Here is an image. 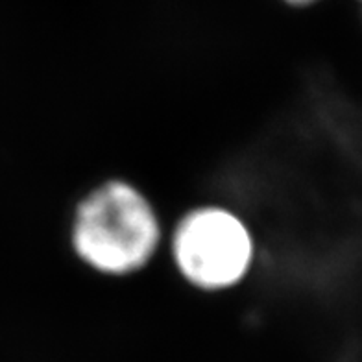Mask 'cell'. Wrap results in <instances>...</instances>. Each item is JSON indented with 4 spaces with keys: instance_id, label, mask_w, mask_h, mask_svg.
<instances>
[{
    "instance_id": "obj_1",
    "label": "cell",
    "mask_w": 362,
    "mask_h": 362,
    "mask_svg": "<svg viewBox=\"0 0 362 362\" xmlns=\"http://www.w3.org/2000/svg\"><path fill=\"white\" fill-rule=\"evenodd\" d=\"M167 229L152 198L126 177H107L76 202L69 220L72 255L102 277L141 274L165 248Z\"/></svg>"
},
{
    "instance_id": "obj_2",
    "label": "cell",
    "mask_w": 362,
    "mask_h": 362,
    "mask_svg": "<svg viewBox=\"0 0 362 362\" xmlns=\"http://www.w3.org/2000/svg\"><path fill=\"white\" fill-rule=\"evenodd\" d=\"M168 259L181 281L205 294L243 285L257 262V238L238 211L224 204L187 209L165 238Z\"/></svg>"
},
{
    "instance_id": "obj_3",
    "label": "cell",
    "mask_w": 362,
    "mask_h": 362,
    "mask_svg": "<svg viewBox=\"0 0 362 362\" xmlns=\"http://www.w3.org/2000/svg\"><path fill=\"white\" fill-rule=\"evenodd\" d=\"M288 6H296V8H305V6H313L316 4L318 0H283Z\"/></svg>"
},
{
    "instance_id": "obj_4",
    "label": "cell",
    "mask_w": 362,
    "mask_h": 362,
    "mask_svg": "<svg viewBox=\"0 0 362 362\" xmlns=\"http://www.w3.org/2000/svg\"><path fill=\"white\" fill-rule=\"evenodd\" d=\"M361 2H362V0H361Z\"/></svg>"
}]
</instances>
